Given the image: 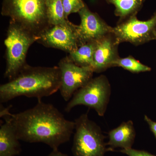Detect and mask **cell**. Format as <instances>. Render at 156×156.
<instances>
[{
  "mask_svg": "<svg viewBox=\"0 0 156 156\" xmlns=\"http://www.w3.org/2000/svg\"><path fill=\"white\" fill-rule=\"evenodd\" d=\"M1 117L9 119L20 140L43 143L53 150L69 141L75 130L74 122L66 119L53 105L41 100L34 107L14 114L9 108H1Z\"/></svg>",
  "mask_w": 156,
  "mask_h": 156,
  "instance_id": "1",
  "label": "cell"
},
{
  "mask_svg": "<svg viewBox=\"0 0 156 156\" xmlns=\"http://www.w3.org/2000/svg\"><path fill=\"white\" fill-rule=\"evenodd\" d=\"M60 83L58 66H32L27 64L15 78L0 86V102L5 103L21 96L41 100L59 90Z\"/></svg>",
  "mask_w": 156,
  "mask_h": 156,
  "instance_id": "2",
  "label": "cell"
},
{
  "mask_svg": "<svg viewBox=\"0 0 156 156\" xmlns=\"http://www.w3.org/2000/svg\"><path fill=\"white\" fill-rule=\"evenodd\" d=\"M46 1L3 0L1 14L39 37L51 27L47 17Z\"/></svg>",
  "mask_w": 156,
  "mask_h": 156,
  "instance_id": "3",
  "label": "cell"
},
{
  "mask_svg": "<svg viewBox=\"0 0 156 156\" xmlns=\"http://www.w3.org/2000/svg\"><path fill=\"white\" fill-rule=\"evenodd\" d=\"M38 39V37L10 20L4 41L6 62L5 78L9 81L12 80L27 64L26 57L28 49Z\"/></svg>",
  "mask_w": 156,
  "mask_h": 156,
  "instance_id": "4",
  "label": "cell"
},
{
  "mask_svg": "<svg viewBox=\"0 0 156 156\" xmlns=\"http://www.w3.org/2000/svg\"><path fill=\"white\" fill-rule=\"evenodd\" d=\"M74 156H104L106 144L100 127L84 114L75 121Z\"/></svg>",
  "mask_w": 156,
  "mask_h": 156,
  "instance_id": "5",
  "label": "cell"
},
{
  "mask_svg": "<svg viewBox=\"0 0 156 156\" xmlns=\"http://www.w3.org/2000/svg\"><path fill=\"white\" fill-rule=\"evenodd\" d=\"M111 93V87L106 76L101 75L92 78L74 94L65 111L69 112L75 107L84 105L95 110L100 116H103L109 102Z\"/></svg>",
  "mask_w": 156,
  "mask_h": 156,
  "instance_id": "6",
  "label": "cell"
},
{
  "mask_svg": "<svg viewBox=\"0 0 156 156\" xmlns=\"http://www.w3.org/2000/svg\"><path fill=\"white\" fill-rule=\"evenodd\" d=\"M156 11L148 20H140L136 15L128 17L113 27L112 34L119 44L129 42L135 46L156 40Z\"/></svg>",
  "mask_w": 156,
  "mask_h": 156,
  "instance_id": "7",
  "label": "cell"
},
{
  "mask_svg": "<svg viewBox=\"0 0 156 156\" xmlns=\"http://www.w3.org/2000/svg\"><path fill=\"white\" fill-rule=\"evenodd\" d=\"M61 75L59 90L62 97L69 101L77 91L87 84L93 77L94 71L90 67H81L67 56L58 63Z\"/></svg>",
  "mask_w": 156,
  "mask_h": 156,
  "instance_id": "8",
  "label": "cell"
},
{
  "mask_svg": "<svg viewBox=\"0 0 156 156\" xmlns=\"http://www.w3.org/2000/svg\"><path fill=\"white\" fill-rule=\"evenodd\" d=\"M37 42L46 48H55L69 53L80 46L76 25L72 23L67 25L53 26L38 37Z\"/></svg>",
  "mask_w": 156,
  "mask_h": 156,
  "instance_id": "9",
  "label": "cell"
},
{
  "mask_svg": "<svg viewBox=\"0 0 156 156\" xmlns=\"http://www.w3.org/2000/svg\"><path fill=\"white\" fill-rule=\"evenodd\" d=\"M81 22L76 25L80 46L86 43L97 41L112 32L109 26L96 13L89 10L87 5L78 12Z\"/></svg>",
  "mask_w": 156,
  "mask_h": 156,
  "instance_id": "10",
  "label": "cell"
},
{
  "mask_svg": "<svg viewBox=\"0 0 156 156\" xmlns=\"http://www.w3.org/2000/svg\"><path fill=\"white\" fill-rule=\"evenodd\" d=\"M119 44L112 33L97 41L92 66L94 73L102 72L114 66L120 57L118 53Z\"/></svg>",
  "mask_w": 156,
  "mask_h": 156,
  "instance_id": "11",
  "label": "cell"
},
{
  "mask_svg": "<svg viewBox=\"0 0 156 156\" xmlns=\"http://www.w3.org/2000/svg\"><path fill=\"white\" fill-rule=\"evenodd\" d=\"M4 124L0 127V156H15L21 151V145L9 119L4 117Z\"/></svg>",
  "mask_w": 156,
  "mask_h": 156,
  "instance_id": "12",
  "label": "cell"
},
{
  "mask_svg": "<svg viewBox=\"0 0 156 156\" xmlns=\"http://www.w3.org/2000/svg\"><path fill=\"white\" fill-rule=\"evenodd\" d=\"M108 144L112 147L130 148L133 145L136 131L131 120L123 122L119 126L111 130L108 133Z\"/></svg>",
  "mask_w": 156,
  "mask_h": 156,
  "instance_id": "13",
  "label": "cell"
},
{
  "mask_svg": "<svg viewBox=\"0 0 156 156\" xmlns=\"http://www.w3.org/2000/svg\"><path fill=\"white\" fill-rule=\"evenodd\" d=\"M96 42L97 41L89 42L81 45L75 51L69 53L68 56L79 66L92 68Z\"/></svg>",
  "mask_w": 156,
  "mask_h": 156,
  "instance_id": "14",
  "label": "cell"
},
{
  "mask_svg": "<svg viewBox=\"0 0 156 156\" xmlns=\"http://www.w3.org/2000/svg\"><path fill=\"white\" fill-rule=\"evenodd\" d=\"M115 6V15L121 19L136 15L141 9L144 0H105Z\"/></svg>",
  "mask_w": 156,
  "mask_h": 156,
  "instance_id": "15",
  "label": "cell"
},
{
  "mask_svg": "<svg viewBox=\"0 0 156 156\" xmlns=\"http://www.w3.org/2000/svg\"><path fill=\"white\" fill-rule=\"evenodd\" d=\"M46 9L48 22L50 27L57 25H67L71 23L65 17L62 0H47Z\"/></svg>",
  "mask_w": 156,
  "mask_h": 156,
  "instance_id": "16",
  "label": "cell"
},
{
  "mask_svg": "<svg viewBox=\"0 0 156 156\" xmlns=\"http://www.w3.org/2000/svg\"><path fill=\"white\" fill-rule=\"evenodd\" d=\"M114 66H119L134 73L150 71L151 69L142 64L133 56H129L125 58L119 57L115 62Z\"/></svg>",
  "mask_w": 156,
  "mask_h": 156,
  "instance_id": "17",
  "label": "cell"
},
{
  "mask_svg": "<svg viewBox=\"0 0 156 156\" xmlns=\"http://www.w3.org/2000/svg\"><path fill=\"white\" fill-rule=\"evenodd\" d=\"M62 2L66 20L70 14L78 13L86 5L83 0H62Z\"/></svg>",
  "mask_w": 156,
  "mask_h": 156,
  "instance_id": "18",
  "label": "cell"
},
{
  "mask_svg": "<svg viewBox=\"0 0 156 156\" xmlns=\"http://www.w3.org/2000/svg\"><path fill=\"white\" fill-rule=\"evenodd\" d=\"M121 152L128 156H156L145 151L137 150L131 148L126 149H122L121 151Z\"/></svg>",
  "mask_w": 156,
  "mask_h": 156,
  "instance_id": "19",
  "label": "cell"
},
{
  "mask_svg": "<svg viewBox=\"0 0 156 156\" xmlns=\"http://www.w3.org/2000/svg\"><path fill=\"white\" fill-rule=\"evenodd\" d=\"M144 120L149 126L151 131L153 133L156 137V122L151 120L147 116H144Z\"/></svg>",
  "mask_w": 156,
  "mask_h": 156,
  "instance_id": "20",
  "label": "cell"
},
{
  "mask_svg": "<svg viewBox=\"0 0 156 156\" xmlns=\"http://www.w3.org/2000/svg\"><path fill=\"white\" fill-rule=\"evenodd\" d=\"M48 156H68L66 154L62 153L58 149L53 150Z\"/></svg>",
  "mask_w": 156,
  "mask_h": 156,
  "instance_id": "21",
  "label": "cell"
},
{
  "mask_svg": "<svg viewBox=\"0 0 156 156\" xmlns=\"http://www.w3.org/2000/svg\"><path fill=\"white\" fill-rule=\"evenodd\" d=\"M155 37H156V33H155Z\"/></svg>",
  "mask_w": 156,
  "mask_h": 156,
  "instance_id": "22",
  "label": "cell"
}]
</instances>
